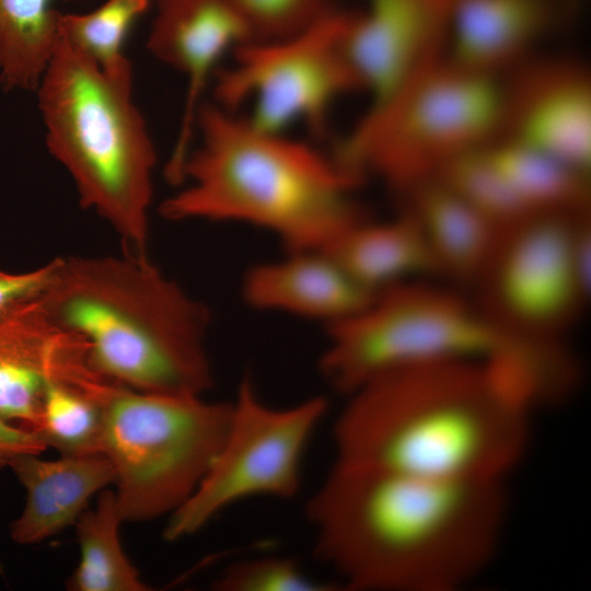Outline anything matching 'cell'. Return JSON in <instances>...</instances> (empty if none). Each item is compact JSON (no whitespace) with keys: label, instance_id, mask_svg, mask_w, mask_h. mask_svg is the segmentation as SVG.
<instances>
[{"label":"cell","instance_id":"6","mask_svg":"<svg viewBox=\"0 0 591 591\" xmlns=\"http://www.w3.org/2000/svg\"><path fill=\"white\" fill-rule=\"evenodd\" d=\"M49 153L74 183L79 202L148 254L157 151L131 94L59 34L35 91Z\"/></svg>","mask_w":591,"mask_h":591},{"label":"cell","instance_id":"12","mask_svg":"<svg viewBox=\"0 0 591 591\" xmlns=\"http://www.w3.org/2000/svg\"><path fill=\"white\" fill-rule=\"evenodd\" d=\"M91 394L107 379L90 363L85 343L55 324L40 298L0 314V417L36 431L49 382Z\"/></svg>","mask_w":591,"mask_h":591},{"label":"cell","instance_id":"17","mask_svg":"<svg viewBox=\"0 0 591 591\" xmlns=\"http://www.w3.org/2000/svg\"><path fill=\"white\" fill-rule=\"evenodd\" d=\"M24 454L9 465L26 490L21 514L10 525L21 545L40 543L74 525L96 493L114 484L115 471L102 453L43 460Z\"/></svg>","mask_w":591,"mask_h":591},{"label":"cell","instance_id":"13","mask_svg":"<svg viewBox=\"0 0 591 591\" xmlns=\"http://www.w3.org/2000/svg\"><path fill=\"white\" fill-rule=\"evenodd\" d=\"M352 12L344 49L361 90L378 104L443 44L447 11L437 0H363Z\"/></svg>","mask_w":591,"mask_h":591},{"label":"cell","instance_id":"31","mask_svg":"<svg viewBox=\"0 0 591 591\" xmlns=\"http://www.w3.org/2000/svg\"><path fill=\"white\" fill-rule=\"evenodd\" d=\"M453 0H438V2L448 11L449 5Z\"/></svg>","mask_w":591,"mask_h":591},{"label":"cell","instance_id":"1","mask_svg":"<svg viewBox=\"0 0 591 591\" xmlns=\"http://www.w3.org/2000/svg\"><path fill=\"white\" fill-rule=\"evenodd\" d=\"M501 483L335 462L305 506L314 554L349 590H455L496 552Z\"/></svg>","mask_w":591,"mask_h":591},{"label":"cell","instance_id":"20","mask_svg":"<svg viewBox=\"0 0 591 591\" xmlns=\"http://www.w3.org/2000/svg\"><path fill=\"white\" fill-rule=\"evenodd\" d=\"M324 251L370 294L437 275L422 233L406 208L389 220L359 219Z\"/></svg>","mask_w":591,"mask_h":591},{"label":"cell","instance_id":"10","mask_svg":"<svg viewBox=\"0 0 591 591\" xmlns=\"http://www.w3.org/2000/svg\"><path fill=\"white\" fill-rule=\"evenodd\" d=\"M327 406L323 396L288 407L270 406L245 375L232 401L220 451L196 490L169 515L164 540L192 536L220 512L248 498H294L301 488L305 450Z\"/></svg>","mask_w":591,"mask_h":591},{"label":"cell","instance_id":"2","mask_svg":"<svg viewBox=\"0 0 591 591\" xmlns=\"http://www.w3.org/2000/svg\"><path fill=\"white\" fill-rule=\"evenodd\" d=\"M346 398L335 462L459 482H502L525 455L536 409L515 376L464 362L404 367Z\"/></svg>","mask_w":591,"mask_h":591},{"label":"cell","instance_id":"25","mask_svg":"<svg viewBox=\"0 0 591 591\" xmlns=\"http://www.w3.org/2000/svg\"><path fill=\"white\" fill-rule=\"evenodd\" d=\"M108 390L103 395H93L63 383L49 382L36 430L47 448L60 455L101 453L103 401Z\"/></svg>","mask_w":591,"mask_h":591},{"label":"cell","instance_id":"30","mask_svg":"<svg viewBox=\"0 0 591 591\" xmlns=\"http://www.w3.org/2000/svg\"><path fill=\"white\" fill-rule=\"evenodd\" d=\"M47 449L40 436L33 430L13 425L0 417V468L18 456L42 454Z\"/></svg>","mask_w":591,"mask_h":591},{"label":"cell","instance_id":"26","mask_svg":"<svg viewBox=\"0 0 591 591\" xmlns=\"http://www.w3.org/2000/svg\"><path fill=\"white\" fill-rule=\"evenodd\" d=\"M482 148L455 159L434 177L452 187L503 233L534 216L510 192Z\"/></svg>","mask_w":591,"mask_h":591},{"label":"cell","instance_id":"18","mask_svg":"<svg viewBox=\"0 0 591 591\" xmlns=\"http://www.w3.org/2000/svg\"><path fill=\"white\" fill-rule=\"evenodd\" d=\"M546 0H453L448 8L444 57L465 69L497 76L545 30Z\"/></svg>","mask_w":591,"mask_h":591},{"label":"cell","instance_id":"21","mask_svg":"<svg viewBox=\"0 0 591 591\" xmlns=\"http://www.w3.org/2000/svg\"><path fill=\"white\" fill-rule=\"evenodd\" d=\"M482 151L531 215L587 211V174L501 136L485 144Z\"/></svg>","mask_w":591,"mask_h":591},{"label":"cell","instance_id":"16","mask_svg":"<svg viewBox=\"0 0 591 591\" xmlns=\"http://www.w3.org/2000/svg\"><path fill=\"white\" fill-rule=\"evenodd\" d=\"M253 309L318 320L326 326L361 309L373 294L360 288L325 251L288 252L254 265L242 280Z\"/></svg>","mask_w":591,"mask_h":591},{"label":"cell","instance_id":"14","mask_svg":"<svg viewBox=\"0 0 591 591\" xmlns=\"http://www.w3.org/2000/svg\"><path fill=\"white\" fill-rule=\"evenodd\" d=\"M500 136L588 175L591 80L587 70L567 61L542 65L526 74L514 91L507 89Z\"/></svg>","mask_w":591,"mask_h":591},{"label":"cell","instance_id":"9","mask_svg":"<svg viewBox=\"0 0 591 591\" xmlns=\"http://www.w3.org/2000/svg\"><path fill=\"white\" fill-rule=\"evenodd\" d=\"M351 13L329 5L292 35L236 46L232 65L213 74L216 104L229 112L250 105L246 119L262 130L302 121L323 135L334 102L361 90L344 49Z\"/></svg>","mask_w":591,"mask_h":591},{"label":"cell","instance_id":"15","mask_svg":"<svg viewBox=\"0 0 591 591\" xmlns=\"http://www.w3.org/2000/svg\"><path fill=\"white\" fill-rule=\"evenodd\" d=\"M250 34L224 0H159L147 48L160 61L187 79V95L179 134L166 164L167 179L179 178L190 151L199 100L218 60Z\"/></svg>","mask_w":591,"mask_h":591},{"label":"cell","instance_id":"23","mask_svg":"<svg viewBox=\"0 0 591 591\" xmlns=\"http://www.w3.org/2000/svg\"><path fill=\"white\" fill-rule=\"evenodd\" d=\"M50 0H0V82L35 92L59 40Z\"/></svg>","mask_w":591,"mask_h":591},{"label":"cell","instance_id":"7","mask_svg":"<svg viewBox=\"0 0 591 591\" xmlns=\"http://www.w3.org/2000/svg\"><path fill=\"white\" fill-rule=\"evenodd\" d=\"M507 89L440 53L378 104L333 152L350 173L399 195L500 136Z\"/></svg>","mask_w":591,"mask_h":591},{"label":"cell","instance_id":"29","mask_svg":"<svg viewBox=\"0 0 591 591\" xmlns=\"http://www.w3.org/2000/svg\"><path fill=\"white\" fill-rule=\"evenodd\" d=\"M59 265L56 257L24 273L0 269V314L39 299L51 283Z\"/></svg>","mask_w":591,"mask_h":591},{"label":"cell","instance_id":"8","mask_svg":"<svg viewBox=\"0 0 591 591\" xmlns=\"http://www.w3.org/2000/svg\"><path fill=\"white\" fill-rule=\"evenodd\" d=\"M232 402L114 384L103 401L101 453L115 471L121 518L171 515L196 490L225 439Z\"/></svg>","mask_w":591,"mask_h":591},{"label":"cell","instance_id":"22","mask_svg":"<svg viewBox=\"0 0 591 591\" xmlns=\"http://www.w3.org/2000/svg\"><path fill=\"white\" fill-rule=\"evenodd\" d=\"M124 522L115 491H100L96 506L74 524L80 559L67 580L72 591H149L124 552L119 529Z\"/></svg>","mask_w":591,"mask_h":591},{"label":"cell","instance_id":"27","mask_svg":"<svg viewBox=\"0 0 591 591\" xmlns=\"http://www.w3.org/2000/svg\"><path fill=\"white\" fill-rule=\"evenodd\" d=\"M212 587L217 591H332L338 584L310 578L292 558L262 556L230 564Z\"/></svg>","mask_w":591,"mask_h":591},{"label":"cell","instance_id":"11","mask_svg":"<svg viewBox=\"0 0 591 591\" xmlns=\"http://www.w3.org/2000/svg\"><path fill=\"white\" fill-rule=\"evenodd\" d=\"M590 237L587 211L538 215L507 230L482 277L484 304L523 335L559 339L589 296Z\"/></svg>","mask_w":591,"mask_h":591},{"label":"cell","instance_id":"4","mask_svg":"<svg viewBox=\"0 0 591 591\" xmlns=\"http://www.w3.org/2000/svg\"><path fill=\"white\" fill-rule=\"evenodd\" d=\"M40 301L115 384L177 396H204L213 386L210 311L148 254L59 257Z\"/></svg>","mask_w":591,"mask_h":591},{"label":"cell","instance_id":"24","mask_svg":"<svg viewBox=\"0 0 591 591\" xmlns=\"http://www.w3.org/2000/svg\"><path fill=\"white\" fill-rule=\"evenodd\" d=\"M149 3V0H106L89 13L57 12L58 31L106 79L132 93V68L123 50L124 39Z\"/></svg>","mask_w":591,"mask_h":591},{"label":"cell","instance_id":"28","mask_svg":"<svg viewBox=\"0 0 591 591\" xmlns=\"http://www.w3.org/2000/svg\"><path fill=\"white\" fill-rule=\"evenodd\" d=\"M245 25L251 40L292 35L314 22L329 0H224Z\"/></svg>","mask_w":591,"mask_h":591},{"label":"cell","instance_id":"3","mask_svg":"<svg viewBox=\"0 0 591 591\" xmlns=\"http://www.w3.org/2000/svg\"><path fill=\"white\" fill-rule=\"evenodd\" d=\"M196 127L199 146L181 170L187 185L160 205L164 219L248 224L298 252L326 250L364 217L354 199L362 181L333 153L262 130L217 104L200 105Z\"/></svg>","mask_w":591,"mask_h":591},{"label":"cell","instance_id":"19","mask_svg":"<svg viewBox=\"0 0 591 591\" xmlns=\"http://www.w3.org/2000/svg\"><path fill=\"white\" fill-rule=\"evenodd\" d=\"M403 196L437 275L462 282L480 280L502 233L439 177L417 184Z\"/></svg>","mask_w":591,"mask_h":591},{"label":"cell","instance_id":"5","mask_svg":"<svg viewBox=\"0 0 591 591\" xmlns=\"http://www.w3.org/2000/svg\"><path fill=\"white\" fill-rule=\"evenodd\" d=\"M326 336L318 369L344 396L413 364L477 363L543 381L561 359L555 340L523 335L485 304L428 278L374 293L357 312L327 325Z\"/></svg>","mask_w":591,"mask_h":591}]
</instances>
